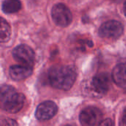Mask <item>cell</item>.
<instances>
[{
	"instance_id": "5",
	"label": "cell",
	"mask_w": 126,
	"mask_h": 126,
	"mask_svg": "<svg viewBox=\"0 0 126 126\" xmlns=\"http://www.w3.org/2000/svg\"><path fill=\"white\" fill-rule=\"evenodd\" d=\"M123 25L118 21L110 20L103 23L99 29V35L102 38H117L123 33Z\"/></svg>"
},
{
	"instance_id": "8",
	"label": "cell",
	"mask_w": 126,
	"mask_h": 126,
	"mask_svg": "<svg viewBox=\"0 0 126 126\" xmlns=\"http://www.w3.org/2000/svg\"><path fill=\"white\" fill-rule=\"evenodd\" d=\"M110 78L107 73H98L92 79L91 87L97 95H104L110 87Z\"/></svg>"
},
{
	"instance_id": "2",
	"label": "cell",
	"mask_w": 126,
	"mask_h": 126,
	"mask_svg": "<svg viewBox=\"0 0 126 126\" xmlns=\"http://www.w3.org/2000/svg\"><path fill=\"white\" fill-rule=\"evenodd\" d=\"M25 103V96L18 93L16 89L9 85L1 86V109L9 113L20 111Z\"/></svg>"
},
{
	"instance_id": "3",
	"label": "cell",
	"mask_w": 126,
	"mask_h": 126,
	"mask_svg": "<svg viewBox=\"0 0 126 126\" xmlns=\"http://www.w3.org/2000/svg\"><path fill=\"white\" fill-rule=\"evenodd\" d=\"M52 18L54 22L60 27H67L72 21L71 10L62 3L56 4L52 8Z\"/></svg>"
},
{
	"instance_id": "4",
	"label": "cell",
	"mask_w": 126,
	"mask_h": 126,
	"mask_svg": "<svg viewBox=\"0 0 126 126\" xmlns=\"http://www.w3.org/2000/svg\"><path fill=\"white\" fill-rule=\"evenodd\" d=\"M79 120L83 126H100L103 121V114L98 108L89 106L81 111Z\"/></svg>"
},
{
	"instance_id": "11",
	"label": "cell",
	"mask_w": 126,
	"mask_h": 126,
	"mask_svg": "<svg viewBox=\"0 0 126 126\" xmlns=\"http://www.w3.org/2000/svg\"><path fill=\"white\" fill-rule=\"evenodd\" d=\"M1 7L4 13L12 14L17 13L21 10V3L20 0H4Z\"/></svg>"
},
{
	"instance_id": "17",
	"label": "cell",
	"mask_w": 126,
	"mask_h": 126,
	"mask_svg": "<svg viewBox=\"0 0 126 126\" xmlns=\"http://www.w3.org/2000/svg\"><path fill=\"white\" fill-rule=\"evenodd\" d=\"M113 1H116V2H121V1H124V0H113Z\"/></svg>"
},
{
	"instance_id": "7",
	"label": "cell",
	"mask_w": 126,
	"mask_h": 126,
	"mask_svg": "<svg viewBox=\"0 0 126 126\" xmlns=\"http://www.w3.org/2000/svg\"><path fill=\"white\" fill-rule=\"evenodd\" d=\"M58 106L52 101H44L40 103L35 111V117L40 121H46L52 118L58 112Z\"/></svg>"
},
{
	"instance_id": "14",
	"label": "cell",
	"mask_w": 126,
	"mask_h": 126,
	"mask_svg": "<svg viewBox=\"0 0 126 126\" xmlns=\"http://www.w3.org/2000/svg\"><path fill=\"white\" fill-rule=\"evenodd\" d=\"M112 125H114V123L111 119H107V120H103L100 124V126H112Z\"/></svg>"
},
{
	"instance_id": "9",
	"label": "cell",
	"mask_w": 126,
	"mask_h": 126,
	"mask_svg": "<svg viewBox=\"0 0 126 126\" xmlns=\"http://www.w3.org/2000/svg\"><path fill=\"white\" fill-rule=\"evenodd\" d=\"M32 73V66L21 64L13 65L10 66L9 69V74L10 78L16 81L24 80L30 77Z\"/></svg>"
},
{
	"instance_id": "10",
	"label": "cell",
	"mask_w": 126,
	"mask_h": 126,
	"mask_svg": "<svg viewBox=\"0 0 126 126\" xmlns=\"http://www.w3.org/2000/svg\"><path fill=\"white\" fill-rule=\"evenodd\" d=\"M112 80L117 86L126 89V63H119L112 71Z\"/></svg>"
},
{
	"instance_id": "13",
	"label": "cell",
	"mask_w": 126,
	"mask_h": 126,
	"mask_svg": "<svg viewBox=\"0 0 126 126\" xmlns=\"http://www.w3.org/2000/svg\"><path fill=\"white\" fill-rule=\"evenodd\" d=\"M17 125H18V123H17L15 120H10V119H6V120H2V122H1V126H17Z\"/></svg>"
},
{
	"instance_id": "6",
	"label": "cell",
	"mask_w": 126,
	"mask_h": 126,
	"mask_svg": "<svg viewBox=\"0 0 126 126\" xmlns=\"http://www.w3.org/2000/svg\"><path fill=\"white\" fill-rule=\"evenodd\" d=\"M13 56L16 61L21 64L32 66L35 61V52L32 49L26 45L20 44L13 50Z\"/></svg>"
},
{
	"instance_id": "15",
	"label": "cell",
	"mask_w": 126,
	"mask_h": 126,
	"mask_svg": "<svg viewBox=\"0 0 126 126\" xmlns=\"http://www.w3.org/2000/svg\"><path fill=\"white\" fill-rule=\"evenodd\" d=\"M121 126H126V108L123 111V114L122 116V120H121V123H120Z\"/></svg>"
},
{
	"instance_id": "12",
	"label": "cell",
	"mask_w": 126,
	"mask_h": 126,
	"mask_svg": "<svg viewBox=\"0 0 126 126\" xmlns=\"http://www.w3.org/2000/svg\"><path fill=\"white\" fill-rule=\"evenodd\" d=\"M11 35V29L10 24L2 18L1 20V34L0 39L1 42H7Z\"/></svg>"
},
{
	"instance_id": "1",
	"label": "cell",
	"mask_w": 126,
	"mask_h": 126,
	"mask_svg": "<svg viewBox=\"0 0 126 126\" xmlns=\"http://www.w3.org/2000/svg\"><path fill=\"white\" fill-rule=\"evenodd\" d=\"M76 78V69L71 66H55L48 72L50 85L55 89L63 91H68L72 87Z\"/></svg>"
},
{
	"instance_id": "16",
	"label": "cell",
	"mask_w": 126,
	"mask_h": 126,
	"mask_svg": "<svg viewBox=\"0 0 126 126\" xmlns=\"http://www.w3.org/2000/svg\"><path fill=\"white\" fill-rule=\"evenodd\" d=\"M123 11H124V13H125V15H126V2H125V4H124V9H123Z\"/></svg>"
}]
</instances>
